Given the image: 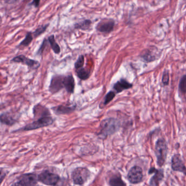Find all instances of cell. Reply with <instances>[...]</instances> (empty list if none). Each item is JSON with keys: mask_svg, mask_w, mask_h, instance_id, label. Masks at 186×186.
Masks as SVG:
<instances>
[{"mask_svg": "<svg viewBox=\"0 0 186 186\" xmlns=\"http://www.w3.org/2000/svg\"><path fill=\"white\" fill-rule=\"evenodd\" d=\"M33 114L35 116L39 115L41 117L44 116H49L50 115V112L48 109L44 106H41L40 104H37L33 108Z\"/></svg>", "mask_w": 186, "mask_h": 186, "instance_id": "17", "label": "cell"}, {"mask_svg": "<svg viewBox=\"0 0 186 186\" xmlns=\"http://www.w3.org/2000/svg\"><path fill=\"white\" fill-rule=\"evenodd\" d=\"M59 179L60 178L58 175L48 170L42 172L38 176V181L48 186H56L59 182Z\"/></svg>", "mask_w": 186, "mask_h": 186, "instance_id": "5", "label": "cell"}, {"mask_svg": "<svg viewBox=\"0 0 186 186\" xmlns=\"http://www.w3.org/2000/svg\"><path fill=\"white\" fill-rule=\"evenodd\" d=\"M33 33L32 32H27L25 38L17 46V48H24L28 46L32 41H33Z\"/></svg>", "mask_w": 186, "mask_h": 186, "instance_id": "18", "label": "cell"}, {"mask_svg": "<svg viewBox=\"0 0 186 186\" xmlns=\"http://www.w3.org/2000/svg\"><path fill=\"white\" fill-rule=\"evenodd\" d=\"M54 123V119L51 116H44L38 118L37 120L27 124L24 127V130H31L37 129L38 128H43L44 127L49 126Z\"/></svg>", "mask_w": 186, "mask_h": 186, "instance_id": "4", "label": "cell"}, {"mask_svg": "<svg viewBox=\"0 0 186 186\" xmlns=\"http://www.w3.org/2000/svg\"><path fill=\"white\" fill-rule=\"evenodd\" d=\"M92 22L89 19H86L82 21L79 23H76L74 25L75 29L81 30H88L91 27Z\"/></svg>", "mask_w": 186, "mask_h": 186, "instance_id": "19", "label": "cell"}, {"mask_svg": "<svg viewBox=\"0 0 186 186\" xmlns=\"http://www.w3.org/2000/svg\"><path fill=\"white\" fill-rule=\"evenodd\" d=\"M40 1H33L32 2L30 3L29 4V6H33L35 7L36 8H37L39 6V3Z\"/></svg>", "mask_w": 186, "mask_h": 186, "instance_id": "31", "label": "cell"}, {"mask_svg": "<svg viewBox=\"0 0 186 186\" xmlns=\"http://www.w3.org/2000/svg\"><path fill=\"white\" fill-rule=\"evenodd\" d=\"M38 181V176L34 173L23 174L19 178L15 186H35Z\"/></svg>", "mask_w": 186, "mask_h": 186, "instance_id": "7", "label": "cell"}, {"mask_svg": "<svg viewBox=\"0 0 186 186\" xmlns=\"http://www.w3.org/2000/svg\"><path fill=\"white\" fill-rule=\"evenodd\" d=\"M169 74L167 71H164L163 77H162V83L164 85L166 86L169 84Z\"/></svg>", "mask_w": 186, "mask_h": 186, "instance_id": "29", "label": "cell"}, {"mask_svg": "<svg viewBox=\"0 0 186 186\" xmlns=\"http://www.w3.org/2000/svg\"><path fill=\"white\" fill-rule=\"evenodd\" d=\"M132 86L133 84L129 83L128 81L126 80V79H121L120 80L114 84L113 88L116 91V93H119L122 92L124 90L131 89L132 87Z\"/></svg>", "mask_w": 186, "mask_h": 186, "instance_id": "13", "label": "cell"}, {"mask_svg": "<svg viewBox=\"0 0 186 186\" xmlns=\"http://www.w3.org/2000/svg\"><path fill=\"white\" fill-rule=\"evenodd\" d=\"M167 144L163 139H159L156 141L155 146V153L157 158V165L159 167L163 166L167 157Z\"/></svg>", "mask_w": 186, "mask_h": 186, "instance_id": "2", "label": "cell"}, {"mask_svg": "<svg viewBox=\"0 0 186 186\" xmlns=\"http://www.w3.org/2000/svg\"><path fill=\"white\" fill-rule=\"evenodd\" d=\"M49 24H46V25H42L40 26L39 27H38L37 29L35 30V31H34L33 33V37L37 38L39 37L40 36L42 35L43 33H44L45 32L46 29H48V26H49Z\"/></svg>", "mask_w": 186, "mask_h": 186, "instance_id": "24", "label": "cell"}, {"mask_svg": "<svg viewBox=\"0 0 186 186\" xmlns=\"http://www.w3.org/2000/svg\"><path fill=\"white\" fill-rule=\"evenodd\" d=\"M64 89L69 93H73L74 92L75 84L74 78L72 74L64 75L63 80Z\"/></svg>", "mask_w": 186, "mask_h": 186, "instance_id": "14", "label": "cell"}, {"mask_svg": "<svg viewBox=\"0 0 186 186\" xmlns=\"http://www.w3.org/2000/svg\"><path fill=\"white\" fill-rule=\"evenodd\" d=\"M64 77L63 75L56 74L52 77L49 86V91L52 94L57 93L64 88Z\"/></svg>", "mask_w": 186, "mask_h": 186, "instance_id": "9", "label": "cell"}, {"mask_svg": "<svg viewBox=\"0 0 186 186\" xmlns=\"http://www.w3.org/2000/svg\"><path fill=\"white\" fill-rule=\"evenodd\" d=\"M84 63H85V57L83 55H80L76 62L75 63V68L76 69V70L82 68Z\"/></svg>", "mask_w": 186, "mask_h": 186, "instance_id": "27", "label": "cell"}, {"mask_svg": "<svg viewBox=\"0 0 186 186\" xmlns=\"http://www.w3.org/2000/svg\"><path fill=\"white\" fill-rule=\"evenodd\" d=\"M11 62L21 63L23 65H26L31 70L37 69L40 66L39 62L38 61L28 58L23 55H20L15 56L11 60Z\"/></svg>", "mask_w": 186, "mask_h": 186, "instance_id": "6", "label": "cell"}, {"mask_svg": "<svg viewBox=\"0 0 186 186\" xmlns=\"http://www.w3.org/2000/svg\"><path fill=\"white\" fill-rule=\"evenodd\" d=\"M90 172L85 167H77L73 171L72 178L75 184L82 186L88 180Z\"/></svg>", "mask_w": 186, "mask_h": 186, "instance_id": "3", "label": "cell"}, {"mask_svg": "<svg viewBox=\"0 0 186 186\" xmlns=\"http://www.w3.org/2000/svg\"><path fill=\"white\" fill-rule=\"evenodd\" d=\"M178 89L179 91L182 94L186 93V75H184L181 79Z\"/></svg>", "mask_w": 186, "mask_h": 186, "instance_id": "25", "label": "cell"}, {"mask_svg": "<svg viewBox=\"0 0 186 186\" xmlns=\"http://www.w3.org/2000/svg\"><path fill=\"white\" fill-rule=\"evenodd\" d=\"M77 76L80 79L82 80H86L89 78L90 76V71L87 70L86 69L84 68H81L77 70H76Z\"/></svg>", "mask_w": 186, "mask_h": 186, "instance_id": "22", "label": "cell"}, {"mask_svg": "<svg viewBox=\"0 0 186 186\" xmlns=\"http://www.w3.org/2000/svg\"><path fill=\"white\" fill-rule=\"evenodd\" d=\"M2 18H1V17H0V26L1 25V24H2Z\"/></svg>", "mask_w": 186, "mask_h": 186, "instance_id": "32", "label": "cell"}, {"mask_svg": "<svg viewBox=\"0 0 186 186\" xmlns=\"http://www.w3.org/2000/svg\"><path fill=\"white\" fill-rule=\"evenodd\" d=\"M48 41L47 39H45V38L44 39L43 43L41 44V46H40L39 49H38L37 52V54L38 55L41 56L43 55L44 51V50L45 49L46 46H47V44H48Z\"/></svg>", "mask_w": 186, "mask_h": 186, "instance_id": "28", "label": "cell"}, {"mask_svg": "<svg viewBox=\"0 0 186 186\" xmlns=\"http://www.w3.org/2000/svg\"><path fill=\"white\" fill-rule=\"evenodd\" d=\"M76 106H57L52 108V110L56 115H64V114H70L76 110Z\"/></svg>", "mask_w": 186, "mask_h": 186, "instance_id": "15", "label": "cell"}, {"mask_svg": "<svg viewBox=\"0 0 186 186\" xmlns=\"http://www.w3.org/2000/svg\"><path fill=\"white\" fill-rule=\"evenodd\" d=\"M143 178V170L139 166L133 167L127 175L128 181L132 184H137L142 182Z\"/></svg>", "mask_w": 186, "mask_h": 186, "instance_id": "8", "label": "cell"}, {"mask_svg": "<svg viewBox=\"0 0 186 186\" xmlns=\"http://www.w3.org/2000/svg\"><path fill=\"white\" fill-rule=\"evenodd\" d=\"M6 176V172L2 169H0V184L3 182L4 178Z\"/></svg>", "mask_w": 186, "mask_h": 186, "instance_id": "30", "label": "cell"}, {"mask_svg": "<svg viewBox=\"0 0 186 186\" xmlns=\"http://www.w3.org/2000/svg\"><path fill=\"white\" fill-rule=\"evenodd\" d=\"M48 41L49 42L52 49L53 50L54 52L56 54H59L60 52V46L56 42L54 36L53 35L50 36V37H49L48 38Z\"/></svg>", "mask_w": 186, "mask_h": 186, "instance_id": "20", "label": "cell"}, {"mask_svg": "<svg viewBox=\"0 0 186 186\" xmlns=\"http://www.w3.org/2000/svg\"><path fill=\"white\" fill-rule=\"evenodd\" d=\"M115 21L112 19H103L97 24L96 29L100 32L110 33L113 31Z\"/></svg>", "mask_w": 186, "mask_h": 186, "instance_id": "10", "label": "cell"}, {"mask_svg": "<svg viewBox=\"0 0 186 186\" xmlns=\"http://www.w3.org/2000/svg\"><path fill=\"white\" fill-rule=\"evenodd\" d=\"M141 57L146 62H152L156 59V56L153 55V52L150 50H146L144 52H142Z\"/></svg>", "mask_w": 186, "mask_h": 186, "instance_id": "21", "label": "cell"}, {"mask_svg": "<svg viewBox=\"0 0 186 186\" xmlns=\"http://www.w3.org/2000/svg\"><path fill=\"white\" fill-rule=\"evenodd\" d=\"M0 122L7 126H13L17 123V120L8 112H4L0 115Z\"/></svg>", "mask_w": 186, "mask_h": 186, "instance_id": "16", "label": "cell"}, {"mask_svg": "<svg viewBox=\"0 0 186 186\" xmlns=\"http://www.w3.org/2000/svg\"><path fill=\"white\" fill-rule=\"evenodd\" d=\"M116 92L114 91H110L108 92L106 95L105 99H104V102H103V105L106 106L108 104L110 103L111 101L114 98L116 97Z\"/></svg>", "mask_w": 186, "mask_h": 186, "instance_id": "26", "label": "cell"}, {"mask_svg": "<svg viewBox=\"0 0 186 186\" xmlns=\"http://www.w3.org/2000/svg\"><path fill=\"white\" fill-rule=\"evenodd\" d=\"M120 121L115 118H108L102 121L98 135L102 138L113 134L120 128Z\"/></svg>", "mask_w": 186, "mask_h": 186, "instance_id": "1", "label": "cell"}, {"mask_svg": "<svg viewBox=\"0 0 186 186\" xmlns=\"http://www.w3.org/2000/svg\"><path fill=\"white\" fill-rule=\"evenodd\" d=\"M172 168L175 172H180L186 176V167L182 158L178 154L173 156L172 159Z\"/></svg>", "mask_w": 186, "mask_h": 186, "instance_id": "11", "label": "cell"}, {"mask_svg": "<svg viewBox=\"0 0 186 186\" xmlns=\"http://www.w3.org/2000/svg\"><path fill=\"white\" fill-rule=\"evenodd\" d=\"M111 186H126V184L119 176H114L110 180Z\"/></svg>", "mask_w": 186, "mask_h": 186, "instance_id": "23", "label": "cell"}, {"mask_svg": "<svg viewBox=\"0 0 186 186\" xmlns=\"http://www.w3.org/2000/svg\"><path fill=\"white\" fill-rule=\"evenodd\" d=\"M149 174L155 173L150 180V186H158L164 178V171L162 169H156L155 167H151L149 170Z\"/></svg>", "mask_w": 186, "mask_h": 186, "instance_id": "12", "label": "cell"}]
</instances>
